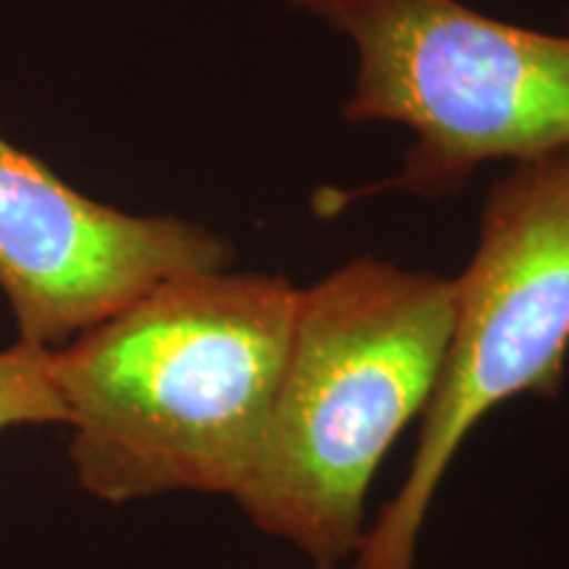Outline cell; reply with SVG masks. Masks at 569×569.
<instances>
[{"label":"cell","mask_w":569,"mask_h":569,"mask_svg":"<svg viewBox=\"0 0 569 569\" xmlns=\"http://www.w3.org/2000/svg\"><path fill=\"white\" fill-rule=\"evenodd\" d=\"M296 301L282 274H182L51 351L84 493L111 507L238 496L272 415Z\"/></svg>","instance_id":"obj_1"},{"label":"cell","mask_w":569,"mask_h":569,"mask_svg":"<svg viewBox=\"0 0 569 569\" xmlns=\"http://www.w3.org/2000/svg\"><path fill=\"white\" fill-rule=\"evenodd\" d=\"M569 351V148L517 161L490 190L480 243L453 280L448 351L401 488L367 528L351 569H415L440 480L503 401L559 393Z\"/></svg>","instance_id":"obj_3"},{"label":"cell","mask_w":569,"mask_h":569,"mask_svg":"<svg viewBox=\"0 0 569 569\" xmlns=\"http://www.w3.org/2000/svg\"><path fill=\"white\" fill-rule=\"evenodd\" d=\"M63 403L51 375V351L17 343L0 351V432L11 427L63 425Z\"/></svg>","instance_id":"obj_6"},{"label":"cell","mask_w":569,"mask_h":569,"mask_svg":"<svg viewBox=\"0 0 569 569\" xmlns=\"http://www.w3.org/2000/svg\"><path fill=\"white\" fill-rule=\"evenodd\" d=\"M453 327V280L356 256L298 290L264 440L232 498L256 530L340 567L375 472L425 415Z\"/></svg>","instance_id":"obj_2"},{"label":"cell","mask_w":569,"mask_h":569,"mask_svg":"<svg viewBox=\"0 0 569 569\" xmlns=\"http://www.w3.org/2000/svg\"><path fill=\"white\" fill-rule=\"evenodd\" d=\"M311 569H340V567H325V565H311Z\"/></svg>","instance_id":"obj_7"},{"label":"cell","mask_w":569,"mask_h":569,"mask_svg":"<svg viewBox=\"0 0 569 569\" xmlns=\"http://www.w3.org/2000/svg\"><path fill=\"white\" fill-rule=\"evenodd\" d=\"M351 38L346 119L417 134L396 188L457 190L482 161L569 148V32L478 13L461 0H293Z\"/></svg>","instance_id":"obj_4"},{"label":"cell","mask_w":569,"mask_h":569,"mask_svg":"<svg viewBox=\"0 0 569 569\" xmlns=\"http://www.w3.org/2000/svg\"><path fill=\"white\" fill-rule=\"evenodd\" d=\"M222 234L98 203L0 134V293L21 343L67 346L148 290L230 269Z\"/></svg>","instance_id":"obj_5"}]
</instances>
